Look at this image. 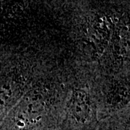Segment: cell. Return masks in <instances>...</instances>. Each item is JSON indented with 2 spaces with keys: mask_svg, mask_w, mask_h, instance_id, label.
<instances>
[{
  "mask_svg": "<svg viewBox=\"0 0 130 130\" xmlns=\"http://www.w3.org/2000/svg\"><path fill=\"white\" fill-rule=\"evenodd\" d=\"M46 97L41 90H30L0 122V130H40L46 117Z\"/></svg>",
  "mask_w": 130,
  "mask_h": 130,
  "instance_id": "6da1fadb",
  "label": "cell"
},
{
  "mask_svg": "<svg viewBox=\"0 0 130 130\" xmlns=\"http://www.w3.org/2000/svg\"><path fill=\"white\" fill-rule=\"evenodd\" d=\"M97 127V110L93 96L87 89H73L66 103L61 130H96Z\"/></svg>",
  "mask_w": 130,
  "mask_h": 130,
  "instance_id": "7a4b0ae2",
  "label": "cell"
},
{
  "mask_svg": "<svg viewBox=\"0 0 130 130\" xmlns=\"http://www.w3.org/2000/svg\"><path fill=\"white\" fill-rule=\"evenodd\" d=\"M101 130H129V115L125 118L110 122L108 125L103 126Z\"/></svg>",
  "mask_w": 130,
  "mask_h": 130,
  "instance_id": "3957f363",
  "label": "cell"
}]
</instances>
